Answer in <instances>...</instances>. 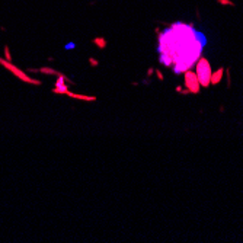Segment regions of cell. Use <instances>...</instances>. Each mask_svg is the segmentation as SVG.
<instances>
[{
	"label": "cell",
	"instance_id": "obj_1",
	"mask_svg": "<svg viewBox=\"0 0 243 243\" xmlns=\"http://www.w3.org/2000/svg\"><path fill=\"white\" fill-rule=\"evenodd\" d=\"M207 38L192 25L175 22L159 34V61L172 67L175 74L188 71L199 60Z\"/></svg>",
	"mask_w": 243,
	"mask_h": 243
},
{
	"label": "cell",
	"instance_id": "obj_2",
	"mask_svg": "<svg viewBox=\"0 0 243 243\" xmlns=\"http://www.w3.org/2000/svg\"><path fill=\"white\" fill-rule=\"evenodd\" d=\"M196 76H198V82L202 86H208L211 82V67L208 64L205 58H201L196 61Z\"/></svg>",
	"mask_w": 243,
	"mask_h": 243
},
{
	"label": "cell",
	"instance_id": "obj_3",
	"mask_svg": "<svg viewBox=\"0 0 243 243\" xmlns=\"http://www.w3.org/2000/svg\"><path fill=\"white\" fill-rule=\"evenodd\" d=\"M0 64H3V65H5V67H6V68H9L10 71H13V73H15V74H16V76H18V77H19V79H20V80H23V82H28V83H35V84H38V83H39L38 80H34V79H29L28 76L25 74V73H22V71H20L19 68H16V67H15V65H13V64H10V63H8V61H5V60H0Z\"/></svg>",
	"mask_w": 243,
	"mask_h": 243
},
{
	"label": "cell",
	"instance_id": "obj_4",
	"mask_svg": "<svg viewBox=\"0 0 243 243\" xmlns=\"http://www.w3.org/2000/svg\"><path fill=\"white\" fill-rule=\"evenodd\" d=\"M185 83H187V87L191 90V92H199V82H198V77H195V74H192L189 70L185 71Z\"/></svg>",
	"mask_w": 243,
	"mask_h": 243
},
{
	"label": "cell",
	"instance_id": "obj_5",
	"mask_svg": "<svg viewBox=\"0 0 243 243\" xmlns=\"http://www.w3.org/2000/svg\"><path fill=\"white\" fill-rule=\"evenodd\" d=\"M221 74H223V70H218L215 74H211V83H217L221 79Z\"/></svg>",
	"mask_w": 243,
	"mask_h": 243
}]
</instances>
